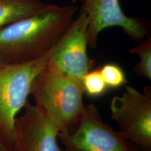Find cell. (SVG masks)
Listing matches in <instances>:
<instances>
[{"instance_id":"6da1fadb","label":"cell","mask_w":151,"mask_h":151,"mask_svg":"<svg viewBox=\"0 0 151 151\" xmlns=\"http://www.w3.org/2000/svg\"><path fill=\"white\" fill-rule=\"evenodd\" d=\"M78 11L75 4H52L0 29V62L23 64L41 58L55 45Z\"/></svg>"},{"instance_id":"7a4b0ae2","label":"cell","mask_w":151,"mask_h":151,"mask_svg":"<svg viewBox=\"0 0 151 151\" xmlns=\"http://www.w3.org/2000/svg\"><path fill=\"white\" fill-rule=\"evenodd\" d=\"M84 94L81 79L60 70L48 60L34 79L29 95L36 106L56 124L60 133H69L75 129L84 114Z\"/></svg>"},{"instance_id":"3957f363","label":"cell","mask_w":151,"mask_h":151,"mask_svg":"<svg viewBox=\"0 0 151 151\" xmlns=\"http://www.w3.org/2000/svg\"><path fill=\"white\" fill-rule=\"evenodd\" d=\"M51 50L27 63L0 62V132L11 142L14 143L17 116L29 100L34 79L45 67Z\"/></svg>"},{"instance_id":"277c9868","label":"cell","mask_w":151,"mask_h":151,"mask_svg":"<svg viewBox=\"0 0 151 151\" xmlns=\"http://www.w3.org/2000/svg\"><path fill=\"white\" fill-rule=\"evenodd\" d=\"M143 90L141 93L124 86V92L111 99V118L128 141L142 151H151V87Z\"/></svg>"},{"instance_id":"5b68a950","label":"cell","mask_w":151,"mask_h":151,"mask_svg":"<svg viewBox=\"0 0 151 151\" xmlns=\"http://www.w3.org/2000/svg\"><path fill=\"white\" fill-rule=\"evenodd\" d=\"M62 151H142L119 131L104 122L97 107L86 106L81 120L73 131L60 133Z\"/></svg>"},{"instance_id":"8992f818","label":"cell","mask_w":151,"mask_h":151,"mask_svg":"<svg viewBox=\"0 0 151 151\" xmlns=\"http://www.w3.org/2000/svg\"><path fill=\"white\" fill-rule=\"evenodd\" d=\"M80 11L88 18V46L91 48H96L100 32L108 27L122 28L126 35L137 42L150 36L148 20L126 16L119 0H84Z\"/></svg>"},{"instance_id":"52a82bcc","label":"cell","mask_w":151,"mask_h":151,"mask_svg":"<svg viewBox=\"0 0 151 151\" xmlns=\"http://www.w3.org/2000/svg\"><path fill=\"white\" fill-rule=\"evenodd\" d=\"M88 18L83 12L71 23L52 47L49 61L60 70L82 79L92 67L88 55Z\"/></svg>"},{"instance_id":"ba28073f","label":"cell","mask_w":151,"mask_h":151,"mask_svg":"<svg viewBox=\"0 0 151 151\" xmlns=\"http://www.w3.org/2000/svg\"><path fill=\"white\" fill-rule=\"evenodd\" d=\"M15 123L14 146L16 151H62L56 124L28 100Z\"/></svg>"},{"instance_id":"9c48e42d","label":"cell","mask_w":151,"mask_h":151,"mask_svg":"<svg viewBox=\"0 0 151 151\" xmlns=\"http://www.w3.org/2000/svg\"><path fill=\"white\" fill-rule=\"evenodd\" d=\"M52 4L42 0H0V29L47 10Z\"/></svg>"},{"instance_id":"30bf717a","label":"cell","mask_w":151,"mask_h":151,"mask_svg":"<svg viewBox=\"0 0 151 151\" xmlns=\"http://www.w3.org/2000/svg\"><path fill=\"white\" fill-rule=\"evenodd\" d=\"M129 53L138 55L140 60L133 68L137 76L151 80V37L148 36L137 46L129 50Z\"/></svg>"},{"instance_id":"8fae6325","label":"cell","mask_w":151,"mask_h":151,"mask_svg":"<svg viewBox=\"0 0 151 151\" xmlns=\"http://www.w3.org/2000/svg\"><path fill=\"white\" fill-rule=\"evenodd\" d=\"M85 94L90 98H98L105 95L108 92V86L106 84L99 69L90 70L82 79Z\"/></svg>"},{"instance_id":"7c38bea8","label":"cell","mask_w":151,"mask_h":151,"mask_svg":"<svg viewBox=\"0 0 151 151\" xmlns=\"http://www.w3.org/2000/svg\"><path fill=\"white\" fill-rule=\"evenodd\" d=\"M99 71L109 88L118 89L127 84L125 73L122 67L116 63L105 64Z\"/></svg>"},{"instance_id":"4fadbf2b","label":"cell","mask_w":151,"mask_h":151,"mask_svg":"<svg viewBox=\"0 0 151 151\" xmlns=\"http://www.w3.org/2000/svg\"><path fill=\"white\" fill-rule=\"evenodd\" d=\"M0 151H16L14 143L0 132Z\"/></svg>"}]
</instances>
